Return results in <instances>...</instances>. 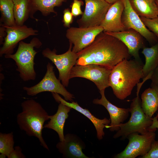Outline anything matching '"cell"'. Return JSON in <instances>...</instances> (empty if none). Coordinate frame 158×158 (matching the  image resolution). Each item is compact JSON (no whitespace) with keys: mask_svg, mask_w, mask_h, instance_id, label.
<instances>
[{"mask_svg":"<svg viewBox=\"0 0 158 158\" xmlns=\"http://www.w3.org/2000/svg\"><path fill=\"white\" fill-rule=\"evenodd\" d=\"M6 35L5 27L3 25L0 24V44H2L4 41V37Z\"/></svg>","mask_w":158,"mask_h":158,"instance_id":"obj_34","label":"cell"},{"mask_svg":"<svg viewBox=\"0 0 158 158\" xmlns=\"http://www.w3.org/2000/svg\"><path fill=\"white\" fill-rule=\"evenodd\" d=\"M4 26L6 28V35L0 49V57L3 55L13 54L15 48L20 41L30 36L38 34V30L28 27L25 25L21 26Z\"/></svg>","mask_w":158,"mask_h":158,"instance_id":"obj_13","label":"cell"},{"mask_svg":"<svg viewBox=\"0 0 158 158\" xmlns=\"http://www.w3.org/2000/svg\"><path fill=\"white\" fill-rule=\"evenodd\" d=\"M42 43L37 38H33L29 43L22 41L18 43V49L14 54L4 55L6 59H11L15 62L16 71L24 81L34 80L36 74L34 69V59L37 52L34 48H39Z\"/></svg>","mask_w":158,"mask_h":158,"instance_id":"obj_4","label":"cell"},{"mask_svg":"<svg viewBox=\"0 0 158 158\" xmlns=\"http://www.w3.org/2000/svg\"><path fill=\"white\" fill-rule=\"evenodd\" d=\"M141 52L145 58V64L142 68L143 79L152 75L154 70L158 65V41L150 47H145Z\"/></svg>","mask_w":158,"mask_h":158,"instance_id":"obj_23","label":"cell"},{"mask_svg":"<svg viewBox=\"0 0 158 158\" xmlns=\"http://www.w3.org/2000/svg\"><path fill=\"white\" fill-rule=\"evenodd\" d=\"M24 90L29 96H34L43 92H49L57 93L63 96L67 101H73V95L68 92L65 87L56 77L53 66L48 62L47 71L42 80L35 85L30 87H24Z\"/></svg>","mask_w":158,"mask_h":158,"instance_id":"obj_6","label":"cell"},{"mask_svg":"<svg viewBox=\"0 0 158 158\" xmlns=\"http://www.w3.org/2000/svg\"><path fill=\"white\" fill-rule=\"evenodd\" d=\"M139 94L136 93V97L132 100L130 104L129 109L131 116L129 120L119 125V129L114 135V138L120 137L123 140L133 133L143 134L152 131L150 127L152 123L153 117L147 116L143 111Z\"/></svg>","mask_w":158,"mask_h":158,"instance_id":"obj_5","label":"cell"},{"mask_svg":"<svg viewBox=\"0 0 158 158\" xmlns=\"http://www.w3.org/2000/svg\"><path fill=\"white\" fill-rule=\"evenodd\" d=\"M109 3L112 4L116 2L118 0H105Z\"/></svg>","mask_w":158,"mask_h":158,"instance_id":"obj_35","label":"cell"},{"mask_svg":"<svg viewBox=\"0 0 158 158\" xmlns=\"http://www.w3.org/2000/svg\"><path fill=\"white\" fill-rule=\"evenodd\" d=\"M140 18L146 27L158 39V17L152 18L143 17Z\"/></svg>","mask_w":158,"mask_h":158,"instance_id":"obj_27","label":"cell"},{"mask_svg":"<svg viewBox=\"0 0 158 158\" xmlns=\"http://www.w3.org/2000/svg\"><path fill=\"white\" fill-rule=\"evenodd\" d=\"M104 32L121 41L128 48L131 56L137 60L141 61L139 51L145 47L143 37L138 32L132 29L118 32Z\"/></svg>","mask_w":158,"mask_h":158,"instance_id":"obj_15","label":"cell"},{"mask_svg":"<svg viewBox=\"0 0 158 158\" xmlns=\"http://www.w3.org/2000/svg\"><path fill=\"white\" fill-rule=\"evenodd\" d=\"M7 157L3 153H1L0 154V158H5Z\"/></svg>","mask_w":158,"mask_h":158,"instance_id":"obj_36","label":"cell"},{"mask_svg":"<svg viewBox=\"0 0 158 158\" xmlns=\"http://www.w3.org/2000/svg\"><path fill=\"white\" fill-rule=\"evenodd\" d=\"M85 147L84 142L78 137L70 133L66 134L64 140L56 145L63 158H88L82 151Z\"/></svg>","mask_w":158,"mask_h":158,"instance_id":"obj_17","label":"cell"},{"mask_svg":"<svg viewBox=\"0 0 158 158\" xmlns=\"http://www.w3.org/2000/svg\"><path fill=\"white\" fill-rule=\"evenodd\" d=\"M22 111L17 116V122L20 128L30 136L38 139L40 145L49 150V147L42 135L45 121L49 116L38 102L33 99L23 101L21 104Z\"/></svg>","mask_w":158,"mask_h":158,"instance_id":"obj_3","label":"cell"},{"mask_svg":"<svg viewBox=\"0 0 158 158\" xmlns=\"http://www.w3.org/2000/svg\"><path fill=\"white\" fill-rule=\"evenodd\" d=\"M111 70L96 64L75 65L71 69L70 78L80 77L89 80L93 82L100 91L109 87V77Z\"/></svg>","mask_w":158,"mask_h":158,"instance_id":"obj_9","label":"cell"},{"mask_svg":"<svg viewBox=\"0 0 158 158\" xmlns=\"http://www.w3.org/2000/svg\"><path fill=\"white\" fill-rule=\"evenodd\" d=\"M154 89L157 90V92L158 93V88H154ZM157 111H158V109Z\"/></svg>","mask_w":158,"mask_h":158,"instance_id":"obj_38","label":"cell"},{"mask_svg":"<svg viewBox=\"0 0 158 158\" xmlns=\"http://www.w3.org/2000/svg\"><path fill=\"white\" fill-rule=\"evenodd\" d=\"M53 97L56 102L71 107L80 113L87 117L94 125L97 131V137L99 140L103 139L105 135L104 129L109 125L111 122L110 119L106 118L103 119H99L91 114L88 110L83 109L77 103L72 101L69 102L62 98L57 93H52Z\"/></svg>","mask_w":158,"mask_h":158,"instance_id":"obj_18","label":"cell"},{"mask_svg":"<svg viewBox=\"0 0 158 158\" xmlns=\"http://www.w3.org/2000/svg\"><path fill=\"white\" fill-rule=\"evenodd\" d=\"M124 8L122 0H118L111 5L100 25L103 28L104 32H118L126 30L121 20Z\"/></svg>","mask_w":158,"mask_h":158,"instance_id":"obj_16","label":"cell"},{"mask_svg":"<svg viewBox=\"0 0 158 158\" xmlns=\"http://www.w3.org/2000/svg\"><path fill=\"white\" fill-rule=\"evenodd\" d=\"M141 107L146 115L152 117L158 109V93L154 88L146 89L141 95Z\"/></svg>","mask_w":158,"mask_h":158,"instance_id":"obj_22","label":"cell"},{"mask_svg":"<svg viewBox=\"0 0 158 158\" xmlns=\"http://www.w3.org/2000/svg\"><path fill=\"white\" fill-rule=\"evenodd\" d=\"M67 0H30L32 13L34 16L37 11L40 12L42 15L47 16L51 13L57 14L54 10L55 7L61 6Z\"/></svg>","mask_w":158,"mask_h":158,"instance_id":"obj_24","label":"cell"},{"mask_svg":"<svg viewBox=\"0 0 158 158\" xmlns=\"http://www.w3.org/2000/svg\"><path fill=\"white\" fill-rule=\"evenodd\" d=\"M158 129V114L156 116L152 118V123L150 127V129L152 131H155Z\"/></svg>","mask_w":158,"mask_h":158,"instance_id":"obj_33","label":"cell"},{"mask_svg":"<svg viewBox=\"0 0 158 158\" xmlns=\"http://www.w3.org/2000/svg\"><path fill=\"white\" fill-rule=\"evenodd\" d=\"M83 5V2L81 0H73L71 6V12L74 17L82 15L83 12L81 9V7Z\"/></svg>","mask_w":158,"mask_h":158,"instance_id":"obj_28","label":"cell"},{"mask_svg":"<svg viewBox=\"0 0 158 158\" xmlns=\"http://www.w3.org/2000/svg\"><path fill=\"white\" fill-rule=\"evenodd\" d=\"M85 7L81 17L77 20L79 27L100 26L112 4L105 0H84Z\"/></svg>","mask_w":158,"mask_h":158,"instance_id":"obj_10","label":"cell"},{"mask_svg":"<svg viewBox=\"0 0 158 158\" xmlns=\"http://www.w3.org/2000/svg\"><path fill=\"white\" fill-rule=\"evenodd\" d=\"M77 54L78 58L76 65L96 64L111 70L131 56L123 42L104 31L98 35L90 44Z\"/></svg>","mask_w":158,"mask_h":158,"instance_id":"obj_1","label":"cell"},{"mask_svg":"<svg viewBox=\"0 0 158 158\" xmlns=\"http://www.w3.org/2000/svg\"><path fill=\"white\" fill-rule=\"evenodd\" d=\"M124 5L121 20L126 30L133 29L140 34L152 46L158 41L157 37L145 25L132 8L129 0H122Z\"/></svg>","mask_w":158,"mask_h":158,"instance_id":"obj_12","label":"cell"},{"mask_svg":"<svg viewBox=\"0 0 158 158\" xmlns=\"http://www.w3.org/2000/svg\"><path fill=\"white\" fill-rule=\"evenodd\" d=\"M150 79L152 80L151 87L158 88V65L154 70Z\"/></svg>","mask_w":158,"mask_h":158,"instance_id":"obj_32","label":"cell"},{"mask_svg":"<svg viewBox=\"0 0 158 158\" xmlns=\"http://www.w3.org/2000/svg\"><path fill=\"white\" fill-rule=\"evenodd\" d=\"M71 109L70 107L59 103L56 113L54 115L49 116V121L44 125V128L52 129L56 132L60 141L64 140V124L68 116V113Z\"/></svg>","mask_w":158,"mask_h":158,"instance_id":"obj_19","label":"cell"},{"mask_svg":"<svg viewBox=\"0 0 158 158\" xmlns=\"http://www.w3.org/2000/svg\"><path fill=\"white\" fill-rule=\"evenodd\" d=\"M72 44L70 43L68 51L61 54H56L55 49L52 50L47 48L43 50L42 54L55 65L59 72V79L65 87L68 86L71 69L76 65L78 58L77 54L72 50Z\"/></svg>","mask_w":158,"mask_h":158,"instance_id":"obj_7","label":"cell"},{"mask_svg":"<svg viewBox=\"0 0 158 158\" xmlns=\"http://www.w3.org/2000/svg\"><path fill=\"white\" fill-rule=\"evenodd\" d=\"M8 158H25V156L22 153V149L19 146H16Z\"/></svg>","mask_w":158,"mask_h":158,"instance_id":"obj_31","label":"cell"},{"mask_svg":"<svg viewBox=\"0 0 158 158\" xmlns=\"http://www.w3.org/2000/svg\"><path fill=\"white\" fill-rule=\"evenodd\" d=\"M141 158H158V140L153 142L151 149L145 155Z\"/></svg>","mask_w":158,"mask_h":158,"instance_id":"obj_30","label":"cell"},{"mask_svg":"<svg viewBox=\"0 0 158 158\" xmlns=\"http://www.w3.org/2000/svg\"><path fill=\"white\" fill-rule=\"evenodd\" d=\"M155 136L154 131H149L143 134L137 132L130 134L127 138L128 142L125 148L114 157L135 158L144 156L150 150Z\"/></svg>","mask_w":158,"mask_h":158,"instance_id":"obj_8","label":"cell"},{"mask_svg":"<svg viewBox=\"0 0 158 158\" xmlns=\"http://www.w3.org/2000/svg\"><path fill=\"white\" fill-rule=\"evenodd\" d=\"M13 133H0V153L5 154L7 157L14 150Z\"/></svg>","mask_w":158,"mask_h":158,"instance_id":"obj_26","label":"cell"},{"mask_svg":"<svg viewBox=\"0 0 158 158\" xmlns=\"http://www.w3.org/2000/svg\"><path fill=\"white\" fill-rule=\"evenodd\" d=\"M133 9L140 17L152 18L158 17L155 0H129Z\"/></svg>","mask_w":158,"mask_h":158,"instance_id":"obj_20","label":"cell"},{"mask_svg":"<svg viewBox=\"0 0 158 158\" xmlns=\"http://www.w3.org/2000/svg\"><path fill=\"white\" fill-rule=\"evenodd\" d=\"M100 26L88 27H70L66 37L73 46L72 50L77 53L90 44L99 33L104 31Z\"/></svg>","mask_w":158,"mask_h":158,"instance_id":"obj_11","label":"cell"},{"mask_svg":"<svg viewBox=\"0 0 158 158\" xmlns=\"http://www.w3.org/2000/svg\"><path fill=\"white\" fill-rule=\"evenodd\" d=\"M104 92L105 90L99 91L101 98L94 99L93 103L102 105L107 109L110 116L111 122L105 128H109L111 131H117L119 129V125L123 123L128 117L130 109L118 107L112 104L106 97Z\"/></svg>","mask_w":158,"mask_h":158,"instance_id":"obj_14","label":"cell"},{"mask_svg":"<svg viewBox=\"0 0 158 158\" xmlns=\"http://www.w3.org/2000/svg\"><path fill=\"white\" fill-rule=\"evenodd\" d=\"M73 16L70 9L65 8L63 11L62 22L64 26L66 28H70V25L73 22Z\"/></svg>","mask_w":158,"mask_h":158,"instance_id":"obj_29","label":"cell"},{"mask_svg":"<svg viewBox=\"0 0 158 158\" xmlns=\"http://www.w3.org/2000/svg\"><path fill=\"white\" fill-rule=\"evenodd\" d=\"M143 65L141 61L125 59L111 69L109 85L117 98L123 100L130 95L134 87L143 78Z\"/></svg>","mask_w":158,"mask_h":158,"instance_id":"obj_2","label":"cell"},{"mask_svg":"<svg viewBox=\"0 0 158 158\" xmlns=\"http://www.w3.org/2000/svg\"><path fill=\"white\" fill-rule=\"evenodd\" d=\"M155 2L157 6L158 11V0H155Z\"/></svg>","mask_w":158,"mask_h":158,"instance_id":"obj_37","label":"cell"},{"mask_svg":"<svg viewBox=\"0 0 158 158\" xmlns=\"http://www.w3.org/2000/svg\"><path fill=\"white\" fill-rule=\"evenodd\" d=\"M14 4V14L16 25H23L30 17L35 18L32 13L30 0H13Z\"/></svg>","mask_w":158,"mask_h":158,"instance_id":"obj_21","label":"cell"},{"mask_svg":"<svg viewBox=\"0 0 158 158\" xmlns=\"http://www.w3.org/2000/svg\"><path fill=\"white\" fill-rule=\"evenodd\" d=\"M1 17L0 24L5 26L16 25L14 14V4L13 0H0Z\"/></svg>","mask_w":158,"mask_h":158,"instance_id":"obj_25","label":"cell"}]
</instances>
